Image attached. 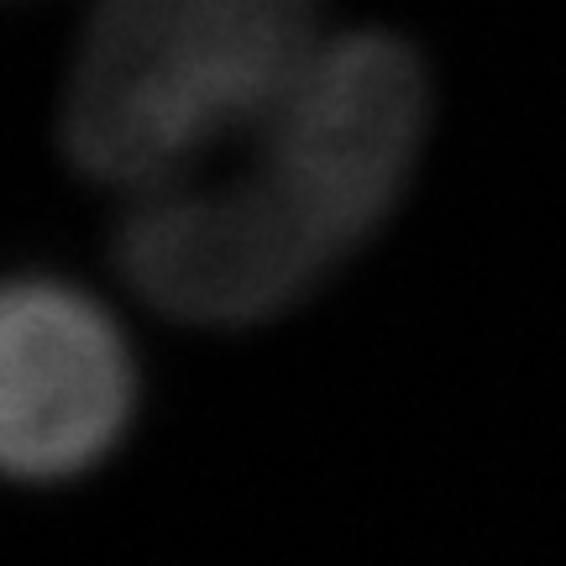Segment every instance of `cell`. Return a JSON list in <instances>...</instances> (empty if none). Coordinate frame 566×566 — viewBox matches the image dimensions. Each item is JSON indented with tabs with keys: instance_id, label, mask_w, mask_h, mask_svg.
<instances>
[{
	"instance_id": "1",
	"label": "cell",
	"mask_w": 566,
	"mask_h": 566,
	"mask_svg": "<svg viewBox=\"0 0 566 566\" xmlns=\"http://www.w3.org/2000/svg\"><path fill=\"white\" fill-rule=\"evenodd\" d=\"M430 84L399 38H325L300 80L184 179L132 195L126 283L189 325H258L315 294L405 200Z\"/></svg>"
},
{
	"instance_id": "2",
	"label": "cell",
	"mask_w": 566,
	"mask_h": 566,
	"mask_svg": "<svg viewBox=\"0 0 566 566\" xmlns=\"http://www.w3.org/2000/svg\"><path fill=\"white\" fill-rule=\"evenodd\" d=\"M321 0H105L63 95V147L147 195L247 132L325 48Z\"/></svg>"
},
{
	"instance_id": "3",
	"label": "cell",
	"mask_w": 566,
	"mask_h": 566,
	"mask_svg": "<svg viewBox=\"0 0 566 566\" xmlns=\"http://www.w3.org/2000/svg\"><path fill=\"white\" fill-rule=\"evenodd\" d=\"M132 405V352L101 304L59 283L0 289V478H80L122 441Z\"/></svg>"
}]
</instances>
